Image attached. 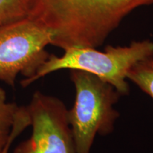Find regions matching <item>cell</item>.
<instances>
[{
  "mask_svg": "<svg viewBox=\"0 0 153 153\" xmlns=\"http://www.w3.org/2000/svg\"><path fill=\"white\" fill-rule=\"evenodd\" d=\"M27 18L48 30L51 45L97 48L131 11L153 0H23Z\"/></svg>",
  "mask_w": 153,
  "mask_h": 153,
  "instance_id": "cell-1",
  "label": "cell"
},
{
  "mask_svg": "<svg viewBox=\"0 0 153 153\" xmlns=\"http://www.w3.org/2000/svg\"><path fill=\"white\" fill-rule=\"evenodd\" d=\"M153 57V42L133 41L128 46L108 45L104 52L93 48H70L60 57L50 55L33 76L21 82L26 87L40 78L61 70H78L94 74L112 85L121 96L129 93L127 74L134 65Z\"/></svg>",
  "mask_w": 153,
  "mask_h": 153,
  "instance_id": "cell-2",
  "label": "cell"
},
{
  "mask_svg": "<svg viewBox=\"0 0 153 153\" xmlns=\"http://www.w3.org/2000/svg\"><path fill=\"white\" fill-rule=\"evenodd\" d=\"M70 77L75 89V100L68 111V119L76 153H90L97 135L111 133L120 116L114 108L120 94L94 74L70 70Z\"/></svg>",
  "mask_w": 153,
  "mask_h": 153,
  "instance_id": "cell-3",
  "label": "cell"
},
{
  "mask_svg": "<svg viewBox=\"0 0 153 153\" xmlns=\"http://www.w3.org/2000/svg\"><path fill=\"white\" fill-rule=\"evenodd\" d=\"M52 34L26 18L0 27V81L14 87L19 74L33 76L50 56Z\"/></svg>",
  "mask_w": 153,
  "mask_h": 153,
  "instance_id": "cell-4",
  "label": "cell"
},
{
  "mask_svg": "<svg viewBox=\"0 0 153 153\" xmlns=\"http://www.w3.org/2000/svg\"><path fill=\"white\" fill-rule=\"evenodd\" d=\"M26 108L31 135L12 153H76L68 109L60 99L37 91Z\"/></svg>",
  "mask_w": 153,
  "mask_h": 153,
  "instance_id": "cell-5",
  "label": "cell"
},
{
  "mask_svg": "<svg viewBox=\"0 0 153 153\" xmlns=\"http://www.w3.org/2000/svg\"><path fill=\"white\" fill-rule=\"evenodd\" d=\"M19 106L7 100V93L0 86V153L3 152L10 139Z\"/></svg>",
  "mask_w": 153,
  "mask_h": 153,
  "instance_id": "cell-6",
  "label": "cell"
},
{
  "mask_svg": "<svg viewBox=\"0 0 153 153\" xmlns=\"http://www.w3.org/2000/svg\"><path fill=\"white\" fill-rule=\"evenodd\" d=\"M127 79L153 100V57H149L134 65L128 72Z\"/></svg>",
  "mask_w": 153,
  "mask_h": 153,
  "instance_id": "cell-7",
  "label": "cell"
},
{
  "mask_svg": "<svg viewBox=\"0 0 153 153\" xmlns=\"http://www.w3.org/2000/svg\"><path fill=\"white\" fill-rule=\"evenodd\" d=\"M26 17L23 0H0V27Z\"/></svg>",
  "mask_w": 153,
  "mask_h": 153,
  "instance_id": "cell-8",
  "label": "cell"
},
{
  "mask_svg": "<svg viewBox=\"0 0 153 153\" xmlns=\"http://www.w3.org/2000/svg\"><path fill=\"white\" fill-rule=\"evenodd\" d=\"M28 127V123L26 120L22 118H18L15 120L14 126H13L12 131H11V135L10 139H9L7 146L3 150L1 153H9V150L11 145L13 144L14 141L16 140V137H18L19 135L25 131V129Z\"/></svg>",
  "mask_w": 153,
  "mask_h": 153,
  "instance_id": "cell-9",
  "label": "cell"
}]
</instances>
